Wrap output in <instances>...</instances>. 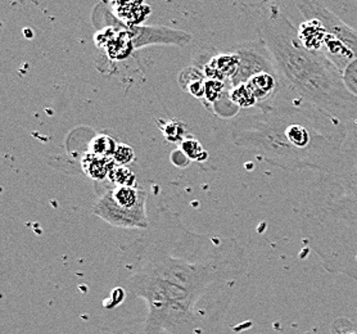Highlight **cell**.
<instances>
[{"mask_svg":"<svg viewBox=\"0 0 357 334\" xmlns=\"http://www.w3.org/2000/svg\"><path fill=\"white\" fill-rule=\"evenodd\" d=\"M143 0H116L114 4L119 7V9L134 8L142 6Z\"/></svg>","mask_w":357,"mask_h":334,"instance_id":"obj_22","label":"cell"},{"mask_svg":"<svg viewBox=\"0 0 357 334\" xmlns=\"http://www.w3.org/2000/svg\"><path fill=\"white\" fill-rule=\"evenodd\" d=\"M349 135H351V137H356L357 138V120L356 123H354L349 126Z\"/></svg>","mask_w":357,"mask_h":334,"instance_id":"obj_23","label":"cell"},{"mask_svg":"<svg viewBox=\"0 0 357 334\" xmlns=\"http://www.w3.org/2000/svg\"><path fill=\"white\" fill-rule=\"evenodd\" d=\"M236 117L231 140L287 172L329 170L349 138V126L300 98L276 99Z\"/></svg>","mask_w":357,"mask_h":334,"instance_id":"obj_2","label":"cell"},{"mask_svg":"<svg viewBox=\"0 0 357 334\" xmlns=\"http://www.w3.org/2000/svg\"><path fill=\"white\" fill-rule=\"evenodd\" d=\"M297 8L305 18H317L326 30V33L337 40L346 44L357 56V30L346 24L343 20L325 8L323 4L314 0H298Z\"/></svg>","mask_w":357,"mask_h":334,"instance_id":"obj_8","label":"cell"},{"mask_svg":"<svg viewBox=\"0 0 357 334\" xmlns=\"http://www.w3.org/2000/svg\"><path fill=\"white\" fill-rule=\"evenodd\" d=\"M338 333H340V334H357L356 332H355V331H349V329H347V331H346V332H342V331H338Z\"/></svg>","mask_w":357,"mask_h":334,"instance_id":"obj_24","label":"cell"},{"mask_svg":"<svg viewBox=\"0 0 357 334\" xmlns=\"http://www.w3.org/2000/svg\"><path fill=\"white\" fill-rule=\"evenodd\" d=\"M135 174L128 166H114L108 175L112 187H135Z\"/></svg>","mask_w":357,"mask_h":334,"instance_id":"obj_16","label":"cell"},{"mask_svg":"<svg viewBox=\"0 0 357 334\" xmlns=\"http://www.w3.org/2000/svg\"><path fill=\"white\" fill-rule=\"evenodd\" d=\"M256 29L274 58L285 90L349 128L356 123L357 97L346 88L342 71L323 53L302 45L297 27L279 6L264 9Z\"/></svg>","mask_w":357,"mask_h":334,"instance_id":"obj_4","label":"cell"},{"mask_svg":"<svg viewBox=\"0 0 357 334\" xmlns=\"http://www.w3.org/2000/svg\"><path fill=\"white\" fill-rule=\"evenodd\" d=\"M151 224L121 247L116 285L105 309L142 301L143 315L100 334H222L236 283L248 262L236 238L201 234L158 204Z\"/></svg>","mask_w":357,"mask_h":334,"instance_id":"obj_1","label":"cell"},{"mask_svg":"<svg viewBox=\"0 0 357 334\" xmlns=\"http://www.w3.org/2000/svg\"><path fill=\"white\" fill-rule=\"evenodd\" d=\"M342 79L349 93L357 97V58L352 59L342 71Z\"/></svg>","mask_w":357,"mask_h":334,"instance_id":"obj_19","label":"cell"},{"mask_svg":"<svg viewBox=\"0 0 357 334\" xmlns=\"http://www.w3.org/2000/svg\"><path fill=\"white\" fill-rule=\"evenodd\" d=\"M227 96L233 105H236L239 109H248V108H257L259 102L253 96L252 90L247 84H241L236 86H231L227 89Z\"/></svg>","mask_w":357,"mask_h":334,"instance_id":"obj_14","label":"cell"},{"mask_svg":"<svg viewBox=\"0 0 357 334\" xmlns=\"http://www.w3.org/2000/svg\"><path fill=\"white\" fill-rule=\"evenodd\" d=\"M305 241L326 271L357 282V138L346 140L333 166L311 184Z\"/></svg>","mask_w":357,"mask_h":334,"instance_id":"obj_3","label":"cell"},{"mask_svg":"<svg viewBox=\"0 0 357 334\" xmlns=\"http://www.w3.org/2000/svg\"><path fill=\"white\" fill-rule=\"evenodd\" d=\"M298 38L305 48L314 52H323L326 30L317 18H305V21L297 27Z\"/></svg>","mask_w":357,"mask_h":334,"instance_id":"obj_11","label":"cell"},{"mask_svg":"<svg viewBox=\"0 0 357 334\" xmlns=\"http://www.w3.org/2000/svg\"><path fill=\"white\" fill-rule=\"evenodd\" d=\"M180 85L183 89L187 90L189 94L198 99L204 97V84H206V76L195 67H189L180 74Z\"/></svg>","mask_w":357,"mask_h":334,"instance_id":"obj_13","label":"cell"},{"mask_svg":"<svg viewBox=\"0 0 357 334\" xmlns=\"http://www.w3.org/2000/svg\"><path fill=\"white\" fill-rule=\"evenodd\" d=\"M148 192L138 187H111L99 196L91 212L114 228L146 230L151 224L146 210Z\"/></svg>","mask_w":357,"mask_h":334,"instance_id":"obj_5","label":"cell"},{"mask_svg":"<svg viewBox=\"0 0 357 334\" xmlns=\"http://www.w3.org/2000/svg\"><path fill=\"white\" fill-rule=\"evenodd\" d=\"M116 166L112 157H102V155H93L88 152L82 157V172H85L90 179L96 181H105L108 180V175Z\"/></svg>","mask_w":357,"mask_h":334,"instance_id":"obj_12","label":"cell"},{"mask_svg":"<svg viewBox=\"0 0 357 334\" xmlns=\"http://www.w3.org/2000/svg\"><path fill=\"white\" fill-rule=\"evenodd\" d=\"M98 47L105 48L111 59H123L135 50L134 43L128 31L116 27H105L96 35Z\"/></svg>","mask_w":357,"mask_h":334,"instance_id":"obj_9","label":"cell"},{"mask_svg":"<svg viewBox=\"0 0 357 334\" xmlns=\"http://www.w3.org/2000/svg\"><path fill=\"white\" fill-rule=\"evenodd\" d=\"M233 52L238 56L239 66L238 71L229 82L230 88L245 84L256 75L262 73H278L274 58L271 56L265 41H244L233 47Z\"/></svg>","mask_w":357,"mask_h":334,"instance_id":"obj_7","label":"cell"},{"mask_svg":"<svg viewBox=\"0 0 357 334\" xmlns=\"http://www.w3.org/2000/svg\"><path fill=\"white\" fill-rule=\"evenodd\" d=\"M227 82H219V80H213V79H206L204 84V97L207 103L210 105H216L220 99L222 98V96L227 91Z\"/></svg>","mask_w":357,"mask_h":334,"instance_id":"obj_17","label":"cell"},{"mask_svg":"<svg viewBox=\"0 0 357 334\" xmlns=\"http://www.w3.org/2000/svg\"><path fill=\"white\" fill-rule=\"evenodd\" d=\"M180 149L183 151L184 155L189 160L202 162V161H206V158H207V152L203 149L201 143L197 139H184L180 144Z\"/></svg>","mask_w":357,"mask_h":334,"instance_id":"obj_18","label":"cell"},{"mask_svg":"<svg viewBox=\"0 0 357 334\" xmlns=\"http://www.w3.org/2000/svg\"><path fill=\"white\" fill-rule=\"evenodd\" d=\"M117 148L114 139L99 134L91 139L89 144V152L93 155H102V157H112Z\"/></svg>","mask_w":357,"mask_h":334,"instance_id":"obj_15","label":"cell"},{"mask_svg":"<svg viewBox=\"0 0 357 334\" xmlns=\"http://www.w3.org/2000/svg\"><path fill=\"white\" fill-rule=\"evenodd\" d=\"M112 158L117 166H126L132 162V160L135 158V153H134V149L129 146L117 144Z\"/></svg>","mask_w":357,"mask_h":334,"instance_id":"obj_20","label":"cell"},{"mask_svg":"<svg viewBox=\"0 0 357 334\" xmlns=\"http://www.w3.org/2000/svg\"><path fill=\"white\" fill-rule=\"evenodd\" d=\"M163 135L170 142H183L184 139V126L178 121H170V123H165L162 128Z\"/></svg>","mask_w":357,"mask_h":334,"instance_id":"obj_21","label":"cell"},{"mask_svg":"<svg viewBox=\"0 0 357 334\" xmlns=\"http://www.w3.org/2000/svg\"><path fill=\"white\" fill-rule=\"evenodd\" d=\"M109 4L107 1L99 3L91 13V21L99 26L100 29L105 27H116L122 29L130 35L134 48L140 50L148 45H178L185 47L193 36L187 31L178 29H170L166 26H142L128 25L121 22L117 17L112 15Z\"/></svg>","mask_w":357,"mask_h":334,"instance_id":"obj_6","label":"cell"},{"mask_svg":"<svg viewBox=\"0 0 357 334\" xmlns=\"http://www.w3.org/2000/svg\"><path fill=\"white\" fill-rule=\"evenodd\" d=\"M238 56L231 50L230 53L213 56L203 66V74L206 79H213L224 82H230L238 71Z\"/></svg>","mask_w":357,"mask_h":334,"instance_id":"obj_10","label":"cell"}]
</instances>
